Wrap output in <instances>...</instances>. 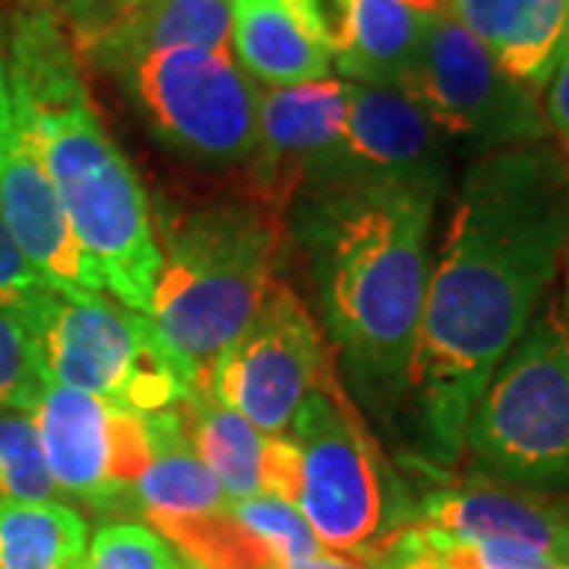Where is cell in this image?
<instances>
[{
    "mask_svg": "<svg viewBox=\"0 0 569 569\" xmlns=\"http://www.w3.org/2000/svg\"><path fill=\"white\" fill-rule=\"evenodd\" d=\"M326 181L383 183L443 197L449 181L443 137L402 89L348 82L346 133L326 174L313 183Z\"/></svg>",
    "mask_w": 569,
    "mask_h": 569,
    "instance_id": "4fadbf2b",
    "label": "cell"
},
{
    "mask_svg": "<svg viewBox=\"0 0 569 569\" xmlns=\"http://www.w3.org/2000/svg\"><path fill=\"white\" fill-rule=\"evenodd\" d=\"M279 569H370L361 560L348 557V553H332V550H320L307 560H295V563H284Z\"/></svg>",
    "mask_w": 569,
    "mask_h": 569,
    "instance_id": "f1b7e54d",
    "label": "cell"
},
{
    "mask_svg": "<svg viewBox=\"0 0 569 569\" xmlns=\"http://www.w3.org/2000/svg\"><path fill=\"white\" fill-rule=\"evenodd\" d=\"M13 7H54V0H13Z\"/></svg>",
    "mask_w": 569,
    "mask_h": 569,
    "instance_id": "d6a6232c",
    "label": "cell"
},
{
    "mask_svg": "<svg viewBox=\"0 0 569 569\" xmlns=\"http://www.w3.org/2000/svg\"><path fill=\"white\" fill-rule=\"evenodd\" d=\"M437 203L402 187L326 181L288 209V241L307 266L332 361L380 418L406 408Z\"/></svg>",
    "mask_w": 569,
    "mask_h": 569,
    "instance_id": "7a4b0ae2",
    "label": "cell"
},
{
    "mask_svg": "<svg viewBox=\"0 0 569 569\" xmlns=\"http://www.w3.org/2000/svg\"><path fill=\"white\" fill-rule=\"evenodd\" d=\"M26 305L48 387L77 389L137 415L174 408L203 387L168 355L146 313L108 301V295L70 301L41 288Z\"/></svg>",
    "mask_w": 569,
    "mask_h": 569,
    "instance_id": "52a82bcc",
    "label": "cell"
},
{
    "mask_svg": "<svg viewBox=\"0 0 569 569\" xmlns=\"http://www.w3.org/2000/svg\"><path fill=\"white\" fill-rule=\"evenodd\" d=\"M48 284L41 282L36 276V269L22 260L20 247L13 244L7 224L0 219V298H10V301H22L29 295H36Z\"/></svg>",
    "mask_w": 569,
    "mask_h": 569,
    "instance_id": "83f0119b",
    "label": "cell"
},
{
    "mask_svg": "<svg viewBox=\"0 0 569 569\" xmlns=\"http://www.w3.org/2000/svg\"><path fill=\"white\" fill-rule=\"evenodd\" d=\"M430 20L408 0H351V32L348 48L336 58L339 70L351 82L399 89Z\"/></svg>",
    "mask_w": 569,
    "mask_h": 569,
    "instance_id": "44dd1931",
    "label": "cell"
},
{
    "mask_svg": "<svg viewBox=\"0 0 569 569\" xmlns=\"http://www.w3.org/2000/svg\"><path fill=\"white\" fill-rule=\"evenodd\" d=\"M440 569H468V567H452V563H440Z\"/></svg>",
    "mask_w": 569,
    "mask_h": 569,
    "instance_id": "836d02e7",
    "label": "cell"
},
{
    "mask_svg": "<svg viewBox=\"0 0 569 569\" xmlns=\"http://www.w3.org/2000/svg\"><path fill=\"white\" fill-rule=\"evenodd\" d=\"M563 569H569V567H563Z\"/></svg>",
    "mask_w": 569,
    "mask_h": 569,
    "instance_id": "e575fe53",
    "label": "cell"
},
{
    "mask_svg": "<svg viewBox=\"0 0 569 569\" xmlns=\"http://www.w3.org/2000/svg\"><path fill=\"white\" fill-rule=\"evenodd\" d=\"M183 430L203 466L212 471L228 500H250L269 490L272 437L260 433L238 411L224 408L206 387L178 402ZM269 497V493H266Z\"/></svg>",
    "mask_w": 569,
    "mask_h": 569,
    "instance_id": "ffe728a7",
    "label": "cell"
},
{
    "mask_svg": "<svg viewBox=\"0 0 569 569\" xmlns=\"http://www.w3.org/2000/svg\"><path fill=\"white\" fill-rule=\"evenodd\" d=\"M58 488L41 452L32 411L0 408V503H48Z\"/></svg>",
    "mask_w": 569,
    "mask_h": 569,
    "instance_id": "603a6c76",
    "label": "cell"
},
{
    "mask_svg": "<svg viewBox=\"0 0 569 569\" xmlns=\"http://www.w3.org/2000/svg\"><path fill=\"white\" fill-rule=\"evenodd\" d=\"M231 516L244 526V531L260 548L276 560V567L307 560L326 550L307 519L295 503L282 497H250V500H231Z\"/></svg>",
    "mask_w": 569,
    "mask_h": 569,
    "instance_id": "d4e9b609",
    "label": "cell"
},
{
    "mask_svg": "<svg viewBox=\"0 0 569 569\" xmlns=\"http://www.w3.org/2000/svg\"><path fill=\"white\" fill-rule=\"evenodd\" d=\"M231 26L234 7L228 0H130L121 17L80 48V54L108 73L146 54L178 48L231 54Z\"/></svg>",
    "mask_w": 569,
    "mask_h": 569,
    "instance_id": "e0dca14e",
    "label": "cell"
},
{
    "mask_svg": "<svg viewBox=\"0 0 569 569\" xmlns=\"http://www.w3.org/2000/svg\"><path fill=\"white\" fill-rule=\"evenodd\" d=\"M178 550L142 522H108L89 538L82 569H181Z\"/></svg>",
    "mask_w": 569,
    "mask_h": 569,
    "instance_id": "484cf974",
    "label": "cell"
},
{
    "mask_svg": "<svg viewBox=\"0 0 569 569\" xmlns=\"http://www.w3.org/2000/svg\"><path fill=\"white\" fill-rule=\"evenodd\" d=\"M44 387L29 305L0 298V408L36 411Z\"/></svg>",
    "mask_w": 569,
    "mask_h": 569,
    "instance_id": "cb8c5ba5",
    "label": "cell"
},
{
    "mask_svg": "<svg viewBox=\"0 0 569 569\" xmlns=\"http://www.w3.org/2000/svg\"><path fill=\"white\" fill-rule=\"evenodd\" d=\"M13 130V102H10V86H7V63H3V51H0V149Z\"/></svg>",
    "mask_w": 569,
    "mask_h": 569,
    "instance_id": "f546056e",
    "label": "cell"
},
{
    "mask_svg": "<svg viewBox=\"0 0 569 569\" xmlns=\"http://www.w3.org/2000/svg\"><path fill=\"white\" fill-rule=\"evenodd\" d=\"M569 253V171L548 142L488 152L452 197L430 260L406 408L430 466L462 459L490 377L541 310Z\"/></svg>",
    "mask_w": 569,
    "mask_h": 569,
    "instance_id": "6da1fadb",
    "label": "cell"
},
{
    "mask_svg": "<svg viewBox=\"0 0 569 569\" xmlns=\"http://www.w3.org/2000/svg\"><path fill=\"white\" fill-rule=\"evenodd\" d=\"M415 522L456 541H519L557 557V497L485 475L443 485L415 503Z\"/></svg>",
    "mask_w": 569,
    "mask_h": 569,
    "instance_id": "9a60e30c",
    "label": "cell"
},
{
    "mask_svg": "<svg viewBox=\"0 0 569 569\" xmlns=\"http://www.w3.org/2000/svg\"><path fill=\"white\" fill-rule=\"evenodd\" d=\"M282 437L298 452L295 507L332 553L367 563L415 522V500L339 373L310 392Z\"/></svg>",
    "mask_w": 569,
    "mask_h": 569,
    "instance_id": "5b68a950",
    "label": "cell"
},
{
    "mask_svg": "<svg viewBox=\"0 0 569 569\" xmlns=\"http://www.w3.org/2000/svg\"><path fill=\"white\" fill-rule=\"evenodd\" d=\"M462 456L490 481L569 490V329L557 305L535 313L490 377L468 418Z\"/></svg>",
    "mask_w": 569,
    "mask_h": 569,
    "instance_id": "8992f818",
    "label": "cell"
},
{
    "mask_svg": "<svg viewBox=\"0 0 569 569\" xmlns=\"http://www.w3.org/2000/svg\"><path fill=\"white\" fill-rule=\"evenodd\" d=\"M89 526L63 500L0 503V569H82Z\"/></svg>",
    "mask_w": 569,
    "mask_h": 569,
    "instance_id": "7402d4cb",
    "label": "cell"
},
{
    "mask_svg": "<svg viewBox=\"0 0 569 569\" xmlns=\"http://www.w3.org/2000/svg\"><path fill=\"white\" fill-rule=\"evenodd\" d=\"M557 560L569 567V497H557Z\"/></svg>",
    "mask_w": 569,
    "mask_h": 569,
    "instance_id": "4dcf8cb0",
    "label": "cell"
},
{
    "mask_svg": "<svg viewBox=\"0 0 569 569\" xmlns=\"http://www.w3.org/2000/svg\"><path fill=\"white\" fill-rule=\"evenodd\" d=\"M231 51L247 77L266 89L329 80L332 67L305 0H238Z\"/></svg>",
    "mask_w": 569,
    "mask_h": 569,
    "instance_id": "ac0fdd59",
    "label": "cell"
},
{
    "mask_svg": "<svg viewBox=\"0 0 569 569\" xmlns=\"http://www.w3.org/2000/svg\"><path fill=\"white\" fill-rule=\"evenodd\" d=\"M0 219L20 247L22 260L51 291L70 301L108 295L99 269L67 222L36 146L17 127L0 149Z\"/></svg>",
    "mask_w": 569,
    "mask_h": 569,
    "instance_id": "5bb4252c",
    "label": "cell"
},
{
    "mask_svg": "<svg viewBox=\"0 0 569 569\" xmlns=\"http://www.w3.org/2000/svg\"><path fill=\"white\" fill-rule=\"evenodd\" d=\"M336 373L332 351L305 298L279 282L244 332L206 370L203 387L266 437H282L310 392Z\"/></svg>",
    "mask_w": 569,
    "mask_h": 569,
    "instance_id": "30bf717a",
    "label": "cell"
},
{
    "mask_svg": "<svg viewBox=\"0 0 569 569\" xmlns=\"http://www.w3.org/2000/svg\"><path fill=\"white\" fill-rule=\"evenodd\" d=\"M152 222L159 272L146 317L168 355L203 383L212 361L282 282L288 216L234 187L203 203L162 206Z\"/></svg>",
    "mask_w": 569,
    "mask_h": 569,
    "instance_id": "3957f363",
    "label": "cell"
},
{
    "mask_svg": "<svg viewBox=\"0 0 569 569\" xmlns=\"http://www.w3.org/2000/svg\"><path fill=\"white\" fill-rule=\"evenodd\" d=\"M348 121V82L317 80L263 89L257 111V146L241 164L238 190L288 216L295 197L320 181Z\"/></svg>",
    "mask_w": 569,
    "mask_h": 569,
    "instance_id": "7c38bea8",
    "label": "cell"
},
{
    "mask_svg": "<svg viewBox=\"0 0 569 569\" xmlns=\"http://www.w3.org/2000/svg\"><path fill=\"white\" fill-rule=\"evenodd\" d=\"M541 92H545L541 111L548 123V140H553L550 149L560 156V162L567 164L569 171V44Z\"/></svg>",
    "mask_w": 569,
    "mask_h": 569,
    "instance_id": "4316f807",
    "label": "cell"
},
{
    "mask_svg": "<svg viewBox=\"0 0 569 569\" xmlns=\"http://www.w3.org/2000/svg\"><path fill=\"white\" fill-rule=\"evenodd\" d=\"M149 130L203 168H241L257 146L260 89L234 54L178 48L111 70Z\"/></svg>",
    "mask_w": 569,
    "mask_h": 569,
    "instance_id": "ba28073f",
    "label": "cell"
},
{
    "mask_svg": "<svg viewBox=\"0 0 569 569\" xmlns=\"http://www.w3.org/2000/svg\"><path fill=\"white\" fill-rule=\"evenodd\" d=\"M512 82L541 92L569 44V0H449Z\"/></svg>",
    "mask_w": 569,
    "mask_h": 569,
    "instance_id": "2e32d148",
    "label": "cell"
},
{
    "mask_svg": "<svg viewBox=\"0 0 569 569\" xmlns=\"http://www.w3.org/2000/svg\"><path fill=\"white\" fill-rule=\"evenodd\" d=\"M58 190L67 222L104 288L123 307L146 313L159 272L156 222L146 187L86 99L36 118H13Z\"/></svg>",
    "mask_w": 569,
    "mask_h": 569,
    "instance_id": "277c9868",
    "label": "cell"
},
{
    "mask_svg": "<svg viewBox=\"0 0 569 569\" xmlns=\"http://www.w3.org/2000/svg\"><path fill=\"white\" fill-rule=\"evenodd\" d=\"M399 89L443 140L468 142L481 156L548 142L541 92L509 80L452 10L427 22Z\"/></svg>",
    "mask_w": 569,
    "mask_h": 569,
    "instance_id": "9c48e42d",
    "label": "cell"
},
{
    "mask_svg": "<svg viewBox=\"0 0 569 569\" xmlns=\"http://www.w3.org/2000/svg\"><path fill=\"white\" fill-rule=\"evenodd\" d=\"M563 323H567L569 329V253H567V260H563Z\"/></svg>",
    "mask_w": 569,
    "mask_h": 569,
    "instance_id": "1f68e13d",
    "label": "cell"
},
{
    "mask_svg": "<svg viewBox=\"0 0 569 569\" xmlns=\"http://www.w3.org/2000/svg\"><path fill=\"white\" fill-rule=\"evenodd\" d=\"M142 418L149 437V466L133 488V503L149 516V522L159 529L168 522L212 516L228 507L231 500L197 456L178 406Z\"/></svg>",
    "mask_w": 569,
    "mask_h": 569,
    "instance_id": "d6986e66",
    "label": "cell"
},
{
    "mask_svg": "<svg viewBox=\"0 0 569 569\" xmlns=\"http://www.w3.org/2000/svg\"><path fill=\"white\" fill-rule=\"evenodd\" d=\"M58 493L96 509L133 503L149 466L146 418L67 387H44L32 411Z\"/></svg>",
    "mask_w": 569,
    "mask_h": 569,
    "instance_id": "8fae6325",
    "label": "cell"
}]
</instances>
